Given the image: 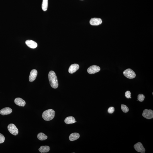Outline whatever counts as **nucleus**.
I'll list each match as a JSON object with an SVG mask.
<instances>
[{
  "label": "nucleus",
  "instance_id": "nucleus-21",
  "mask_svg": "<svg viewBox=\"0 0 153 153\" xmlns=\"http://www.w3.org/2000/svg\"><path fill=\"white\" fill-rule=\"evenodd\" d=\"M5 140V138L2 134L0 133V144L4 142Z\"/></svg>",
  "mask_w": 153,
  "mask_h": 153
},
{
  "label": "nucleus",
  "instance_id": "nucleus-3",
  "mask_svg": "<svg viewBox=\"0 0 153 153\" xmlns=\"http://www.w3.org/2000/svg\"><path fill=\"white\" fill-rule=\"evenodd\" d=\"M123 74L124 76L129 79H133L136 76L135 72L130 69H128L124 71Z\"/></svg>",
  "mask_w": 153,
  "mask_h": 153
},
{
  "label": "nucleus",
  "instance_id": "nucleus-7",
  "mask_svg": "<svg viewBox=\"0 0 153 153\" xmlns=\"http://www.w3.org/2000/svg\"><path fill=\"white\" fill-rule=\"evenodd\" d=\"M134 148L137 152H140L141 153H144L146 151V150L143 147L142 144L141 142H138L134 145Z\"/></svg>",
  "mask_w": 153,
  "mask_h": 153
},
{
  "label": "nucleus",
  "instance_id": "nucleus-24",
  "mask_svg": "<svg viewBox=\"0 0 153 153\" xmlns=\"http://www.w3.org/2000/svg\"></svg>",
  "mask_w": 153,
  "mask_h": 153
},
{
  "label": "nucleus",
  "instance_id": "nucleus-16",
  "mask_svg": "<svg viewBox=\"0 0 153 153\" xmlns=\"http://www.w3.org/2000/svg\"><path fill=\"white\" fill-rule=\"evenodd\" d=\"M50 150V148L48 146H42L39 148V150L41 153H47Z\"/></svg>",
  "mask_w": 153,
  "mask_h": 153
},
{
  "label": "nucleus",
  "instance_id": "nucleus-6",
  "mask_svg": "<svg viewBox=\"0 0 153 153\" xmlns=\"http://www.w3.org/2000/svg\"><path fill=\"white\" fill-rule=\"evenodd\" d=\"M100 68L99 66L93 65L88 68L87 72L90 74H94L100 71Z\"/></svg>",
  "mask_w": 153,
  "mask_h": 153
},
{
  "label": "nucleus",
  "instance_id": "nucleus-9",
  "mask_svg": "<svg viewBox=\"0 0 153 153\" xmlns=\"http://www.w3.org/2000/svg\"><path fill=\"white\" fill-rule=\"evenodd\" d=\"M37 75V70L33 69L31 70L30 73L29 77V81L30 82H32L35 80Z\"/></svg>",
  "mask_w": 153,
  "mask_h": 153
},
{
  "label": "nucleus",
  "instance_id": "nucleus-12",
  "mask_svg": "<svg viewBox=\"0 0 153 153\" xmlns=\"http://www.w3.org/2000/svg\"><path fill=\"white\" fill-rule=\"evenodd\" d=\"M25 43L28 46L31 48L35 49L37 46V43L33 41L28 40L26 41Z\"/></svg>",
  "mask_w": 153,
  "mask_h": 153
},
{
  "label": "nucleus",
  "instance_id": "nucleus-17",
  "mask_svg": "<svg viewBox=\"0 0 153 153\" xmlns=\"http://www.w3.org/2000/svg\"><path fill=\"white\" fill-rule=\"evenodd\" d=\"M37 138L39 140L41 141H43L47 139L48 137L45 134L41 132L37 135Z\"/></svg>",
  "mask_w": 153,
  "mask_h": 153
},
{
  "label": "nucleus",
  "instance_id": "nucleus-2",
  "mask_svg": "<svg viewBox=\"0 0 153 153\" xmlns=\"http://www.w3.org/2000/svg\"><path fill=\"white\" fill-rule=\"evenodd\" d=\"M55 112L52 109H49L44 111L42 114V117L45 120L50 121L54 118Z\"/></svg>",
  "mask_w": 153,
  "mask_h": 153
},
{
  "label": "nucleus",
  "instance_id": "nucleus-13",
  "mask_svg": "<svg viewBox=\"0 0 153 153\" xmlns=\"http://www.w3.org/2000/svg\"><path fill=\"white\" fill-rule=\"evenodd\" d=\"M12 110L9 107H6L2 109L0 111V114L3 116L10 114L12 112Z\"/></svg>",
  "mask_w": 153,
  "mask_h": 153
},
{
  "label": "nucleus",
  "instance_id": "nucleus-18",
  "mask_svg": "<svg viewBox=\"0 0 153 153\" xmlns=\"http://www.w3.org/2000/svg\"><path fill=\"white\" fill-rule=\"evenodd\" d=\"M48 0H43L42 4V8L44 11H46L48 8Z\"/></svg>",
  "mask_w": 153,
  "mask_h": 153
},
{
  "label": "nucleus",
  "instance_id": "nucleus-5",
  "mask_svg": "<svg viewBox=\"0 0 153 153\" xmlns=\"http://www.w3.org/2000/svg\"><path fill=\"white\" fill-rule=\"evenodd\" d=\"M142 116L146 119H150L153 118V111L151 110L145 109L143 111Z\"/></svg>",
  "mask_w": 153,
  "mask_h": 153
},
{
  "label": "nucleus",
  "instance_id": "nucleus-14",
  "mask_svg": "<svg viewBox=\"0 0 153 153\" xmlns=\"http://www.w3.org/2000/svg\"><path fill=\"white\" fill-rule=\"evenodd\" d=\"M64 122L66 124H70L74 123L77 122L75 118L72 116H68L64 120Z\"/></svg>",
  "mask_w": 153,
  "mask_h": 153
},
{
  "label": "nucleus",
  "instance_id": "nucleus-4",
  "mask_svg": "<svg viewBox=\"0 0 153 153\" xmlns=\"http://www.w3.org/2000/svg\"><path fill=\"white\" fill-rule=\"evenodd\" d=\"M7 129L11 134L14 135H18V130L16 126L13 124H9L8 126Z\"/></svg>",
  "mask_w": 153,
  "mask_h": 153
},
{
  "label": "nucleus",
  "instance_id": "nucleus-11",
  "mask_svg": "<svg viewBox=\"0 0 153 153\" xmlns=\"http://www.w3.org/2000/svg\"><path fill=\"white\" fill-rule=\"evenodd\" d=\"M15 103L17 105L21 107H24L26 104L25 101L20 98H15Z\"/></svg>",
  "mask_w": 153,
  "mask_h": 153
},
{
  "label": "nucleus",
  "instance_id": "nucleus-10",
  "mask_svg": "<svg viewBox=\"0 0 153 153\" xmlns=\"http://www.w3.org/2000/svg\"><path fill=\"white\" fill-rule=\"evenodd\" d=\"M79 65L78 64H75L71 65L68 71L70 73H73L79 68Z\"/></svg>",
  "mask_w": 153,
  "mask_h": 153
},
{
  "label": "nucleus",
  "instance_id": "nucleus-23",
  "mask_svg": "<svg viewBox=\"0 0 153 153\" xmlns=\"http://www.w3.org/2000/svg\"><path fill=\"white\" fill-rule=\"evenodd\" d=\"M125 96L127 98H130L131 96V93L130 91H126L125 93Z\"/></svg>",
  "mask_w": 153,
  "mask_h": 153
},
{
  "label": "nucleus",
  "instance_id": "nucleus-15",
  "mask_svg": "<svg viewBox=\"0 0 153 153\" xmlns=\"http://www.w3.org/2000/svg\"><path fill=\"white\" fill-rule=\"evenodd\" d=\"M80 137V134L77 133H73L71 134L69 137L70 141H73L78 139Z\"/></svg>",
  "mask_w": 153,
  "mask_h": 153
},
{
  "label": "nucleus",
  "instance_id": "nucleus-8",
  "mask_svg": "<svg viewBox=\"0 0 153 153\" xmlns=\"http://www.w3.org/2000/svg\"><path fill=\"white\" fill-rule=\"evenodd\" d=\"M102 23V20L100 18H93L90 21V24L93 26H98Z\"/></svg>",
  "mask_w": 153,
  "mask_h": 153
},
{
  "label": "nucleus",
  "instance_id": "nucleus-19",
  "mask_svg": "<svg viewBox=\"0 0 153 153\" xmlns=\"http://www.w3.org/2000/svg\"><path fill=\"white\" fill-rule=\"evenodd\" d=\"M121 108L122 111L124 113H127L129 111V108L125 105L123 104L121 105Z\"/></svg>",
  "mask_w": 153,
  "mask_h": 153
},
{
  "label": "nucleus",
  "instance_id": "nucleus-20",
  "mask_svg": "<svg viewBox=\"0 0 153 153\" xmlns=\"http://www.w3.org/2000/svg\"><path fill=\"white\" fill-rule=\"evenodd\" d=\"M145 98V97L144 95L143 94H139L138 96V100L140 102H142L144 101Z\"/></svg>",
  "mask_w": 153,
  "mask_h": 153
},
{
  "label": "nucleus",
  "instance_id": "nucleus-1",
  "mask_svg": "<svg viewBox=\"0 0 153 153\" xmlns=\"http://www.w3.org/2000/svg\"><path fill=\"white\" fill-rule=\"evenodd\" d=\"M49 80L50 86L54 89H56L59 86L57 77L56 74L53 71H51L49 73Z\"/></svg>",
  "mask_w": 153,
  "mask_h": 153
},
{
  "label": "nucleus",
  "instance_id": "nucleus-22",
  "mask_svg": "<svg viewBox=\"0 0 153 153\" xmlns=\"http://www.w3.org/2000/svg\"><path fill=\"white\" fill-rule=\"evenodd\" d=\"M115 111V108L114 107H111L109 108L108 110V112L110 114H112Z\"/></svg>",
  "mask_w": 153,
  "mask_h": 153
}]
</instances>
